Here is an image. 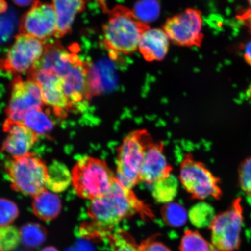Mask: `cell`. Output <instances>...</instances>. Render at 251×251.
Here are the masks:
<instances>
[{"label": "cell", "instance_id": "6da1fadb", "mask_svg": "<svg viewBox=\"0 0 251 251\" xmlns=\"http://www.w3.org/2000/svg\"><path fill=\"white\" fill-rule=\"evenodd\" d=\"M87 213L92 221L87 227L100 237L109 236L124 219L137 214L144 218L152 219L153 216L149 205L117 178L107 193L91 201Z\"/></svg>", "mask_w": 251, "mask_h": 251}, {"label": "cell", "instance_id": "7a4b0ae2", "mask_svg": "<svg viewBox=\"0 0 251 251\" xmlns=\"http://www.w3.org/2000/svg\"><path fill=\"white\" fill-rule=\"evenodd\" d=\"M33 68L50 70L61 77L63 90L72 108L89 102L94 95L89 64L59 42L47 43L42 57Z\"/></svg>", "mask_w": 251, "mask_h": 251}, {"label": "cell", "instance_id": "3957f363", "mask_svg": "<svg viewBox=\"0 0 251 251\" xmlns=\"http://www.w3.org/2000/svg\"><path fill=\"white\" fill-rule=\"evenodd\" d=\"M108 14V20L103 25L102 42L110 56L115 59L118 55L133 54L149 25L124 5L115 6Z\"/></svg>", "mask_w": 251, "mask_h": 251}, {"label": "cell", "instance_id": "277c9868", "mask_svg": "<svg viewBox=\"0 0 251 251\" xmlns=\"http://www.w3.org/2000/svg\"><path fill=\"white\" fill-rule=\"evenodd\" d=\"M72 184L82 199L92 201L107 193L117 176L103 160L93 156L80 158L72 169Z\"/></svg>", "mask_w": 251, "mask_h": 251}, {"label": "cell", "instance_id": "5b68a950", "mask_svg": "<svg viewBox=\"0 0 251 251\" xmlns=\"http://www.w3.org/2000/svg\"><path fill=\"white\" fill-rule=\"evenodd\" d=\"M5 169L12 189L34 197L47 189L48 166L33 153L12 157Z\"/></svg>", "mask_w": 251, "mask_h": 251}, {"label": "cell", "instance_id": "8992f818", "mask_svg": "<svg viewBox=\"0 0 251 251\" xmlns=\"http://www.w3.org/2000/svg\"><path fill=\"white\" fill-rule=\"evenodd\" d=\"M153 140L145 129L131 131L125 136L117 152V179L130 189L140 182V172L147 146Z\"/></svg>", "mask_w": 251, "mask_h": 251}, {"label": "cell", "instance_id": "52a82bcc", "mask_svg": "<svg viewBox=\"0 0 251 251\" xmlns=\"http://www.w3.org/2000/svg\"><path fill=\"white\" fill-rule=\"evenodd\" d=\"M179 180L193 199L219 200L223 196L221 181L202 162L186 153L180 164Z\"/></svg>", "mask_w": 251, "mask_h": 251}, {"label": "cell", "instance_id": "ba28073f", "mask_svg": "<svg viewBox=\"0 0 251 251\" xmlns=\"http://www.w3.org/2000/svg\"><path fill=\"white\" fill-rule=\"evenodd\" d=\"M242 199L237 197L224 212L216 215L211 226L212 245L220 251H236L244 221Z\"/></svg>", "mask_w": 251, "mask_h": 251}, {"label": "cell", "instance_id": "9c48e42d", "mask_svg": "<svg viewBox=\"0 0 251 251\" xmlns=\"http://www.w3.org/2000/svg\"><path fill=\"white\" fill-rule=\"evenodd\" d=\"M163 30L175 45L200 47L203 39L201 12L197 9L187 8L167 19Z\"/></svg>", "mask_w": 251, "mask_h": 251}, {"label": "cell", "instance_id": "30bf717a", "mask_svg": "<svg viewBox=\"0 0 251 251\" xmlns=\"http://www.w3.org/2000/svg\"><path fill=\"white\" fill-rule=\"evenodd\" d=\"M44 50L43 41L20 33L5 58L0 61V68L11 75L28 72L42 57Z\"/></svg>", "mask_w": 251, "mask_h": 251}, {"label": "cell", "instance_id": "8fae6325", "mask_svg": "<svg viewBox=\"0 0 251 251\" xmlns=\"http://www.w3.org/2000/svg\"><path fill=\"white\" fill-rule=\"evenodd\" d=\"M42 90L32 80L15 78L12 83L9 105L6 109L7 118L23 122L25 115L31 110L43 108L45 105Z\"/></svg>", "mask_w": 251, "mask_h": 251}, {"label": "cell", "instance_id": "7c38bea8", "mask_svg": "<svg viewBox=\"0 0 251 251\" xmlns=\"http://www.w3.org/2000/svg\"><path fill=\"white\" fill-rule=\"evenodd\" d=\"M28 79L39 84L45 104L50 106L59 115L72 109L67 97L63 90L62 78L54 72L46 69L32 68L27 72Z\"/></svg>", "mask_w": 251, "mask_h": 251}, {"label": "cell", "instance_id": "4fadbf2b", "mask_svg": "<svg viewBox=\"0 0 251 251\" xmlns=\"http://www.w3.org/2000/svg\"><path fill=\"white\" fill-rule=\"evenodd\" d=\"M56 28L57 19L52 4L36 1L22 18L20 31L43 42L54 36Z\"/></svg>", "mask_w": 251, "mask_h": 251}, {"label": "cell", "instance_id": "5bb4252c", "mask_svg": "<svg viewBox=\"0 0 251 251\" xmlns=\"http://www.w3.org/2000/svg\"><path fill=\"white\" fill-rule=\"evenodd\" d=\"M172 166L165 154V145L162 141L152 140L146 150L140 172V181L150 185L169 176Z\"/></svg>", "mask_w": 251, "mask_h": 251}, {"label": "cell", "instance_id": "9a60e30c", "mask_svg": "<svg viewBox=\"0 0 251 251\" xmlns=\"http://www.w3.org/2000/svg\"><path fill=\"white\" fill-rule=\"evenodd\" d=\"M3 128L6 133L1 151L12 157L27 154L37 142L38 135L23 122L6 119Z\"/></svg>", "mask_w": 251, "mask_h": 251}, {"label": "cell", "instance_id": "2e32d148", "mask_svg": "<svg viewBox=\"0 0 251 251\" xmlns=\"http://www.w3.org/2000/svg\"><path fill=\"white\" fill-rule=\"evenodd\" d=\"M169 40L164 30L150 28L141 36L138 49L146 61H162L168 54Z\"/></svg>", "mask_w": 251, "mask_h": 251}, {"label": "cell", "instance_id": "e0dca14e", "mask_svg": "<svg viewBox=\"0 0 251 251\" xmlns=\"http://www.w3.org/2000/svg\"><path fill=\"white\" fill-rule=\"evenodd\" d=\"M52 5L57 19L54 36L61 38L71 32L75 18L84 10L85 0H52Z\"/></svg>", "mask_w": 251, "mask_h": 251}, {"label": "cell", "instance_id": "ac0fdd59", "mask_svg": "<svg viewBox=\"0 0 251 251\" xmlns=\"http://www.w3.org/2000/svg\"><path fill=\"white\" fill-rule=\"evenodd\" d=\"M33 211L37 217L45 221L54 219L61 209V201L54 192L45 190L33 197Z\"/></svg>", "mask_w": 251, "mask_h": 251}, {"label": "cell", "instance_id": "d6986e66", "mask_svg": "<svg viewBox=\"0 0 251 251\" xmlns=\"http://www.w3.org/2000/svg\"><path fill=\"white\" fill-rule=\"evenodd\" d=\"M72 183V174L62 163L55 162L48 167L47 188L52 192L65 191Z\"/></svg>", "mask_w": 251, "mask_h": 251}, {"label": "cell", "instance_id": "ffe728a7", "mask_svg": "<svg viewBox=\"0 0 251 251\" xmlns=\"http://www.w3.org/2000/svg\"><path fill=\"white\" fill-rule=\"evenodd\" d=\"M152 195L156 201L162 203L172 202L176 197L178 183L177 178L171 174L169 176L163 178L151 185Z\"/></svg>", "mask_w": 251, "mask_h": 251}, {"label": "cell", "instance_id": "44dd1931", "mask_svg": "<svg viewBox=\"0 0 251 251\" xmlns=\"http://www.w3.org/2000/svg\"><path fill=\"white\" fill-rule=\"evenodd\" d=\"M23 123L37 135H44L52 129V122L42 108L31 110L25 115Z\"/></svg>", "mask_w": 251, "mask_h": 251}, {"label": "cell", "instance_id": "7402d4cb", "mask_svg": "<svg viewBox=\"0 0 251 251\" xmlns=\"http://www.w3.org/2000/svg\"><path fill=\"white\" fill-rule=\"evenodd\" d=\"M215 216L214 210L206 203L197 204L188 214L191 222L199 228L210 227Z\"/></svg>", "mask_w": 251, "mask_h": 251}, {"label": "cell", "instance_id": "603a6c76", "mask_svg": "<svg viewBox=\"0 0 251 251\" xmlns=\"http://www.w3.org/2000/svg\"><path fill=\"white\" fill-rule=\"evenodd\" d=\"M161 214L166 224L174 228L183 226L187 219L186 210L176 203L165 204L162 208Z\"/></svg>", "mask_w": 251, "mask_h": 251}, {"label": "cell", "instance_id": "cb8c5ba5", "mask_svg": "<svg viewBox=\"0 0 251 251\" xmlns=\"http://www.w3.org/2000/svg\"><path fill=\"white\" fill-rule=\"evenodd\" d=\"M212 245L209 243L197 231L187 230L181 238L180 251H211Z\"/></svg>", "mask_w": 251, "mask_h": 251}, {"label": "cell", "instance_id": "d4e9b609", "mask_svg": "<svg viewBox=\"0 0 251 251\" xmlns=\"http://www.w3.org/2000/svg\"><path fill=\"white\" fill-rule=\"evenodd\" d=\"M134 14L144 23H149L158 17L160 7L157 0H140L135 5Z\"/></svg>", "mask_w": 251, "mask_h": 251}, {"label": "cell", "instance_id": "484cf974", "mask_svg": "<svg viewBox=\"0 0 251 251\" xmlns=\"http://www.w3.org/2000/svg\"><path fill=\"white\" fill-rule=\"evenodd\" d=\"M109 251H139L138 246L127 232L119 230L109 235Z\"/></svg>", "mask_w": 251, "mask_h": 251}, {"label": "cell", "instance_id": "4316f807", "mask_svg": "<svg viewBox=\"0 0 251 251\" xmlns=\"http://www.w3.org/2000/svg\"><path fill=\"white\" fill-rule=\"evenodd\" d=\"M238 181L241 191L251 196V155L243 160L238 166Z\"/></svg>", "mask_w": 251, "mask_h": 251}, {"label": "cell", "instance_id": "83f0119b", "mask_svg": "<svg viewBox=\"0 0 251 251\" xmlns=\"http://www.w3.org/2000/svg\"><path fill=\"white\" fill-rule=\"evenodd\" d=\"M18 208L11 201L0 199V226H9L18 216Z\"/></svg>", "mask_w": 251, "mask_h": 251}, {"label": "cell", "instance_id": "f1b7e54d", "mask_svg": "<svg viewBox=\"0 0 251 251\" xmlns=\"http://www.w3.org/2000/svg\"><path fill=\"white\" fill-rule=\"evenodd\" d=\"M20 234L9 226H0V249L3 251L13 249L18 243Z\"/></svg>", "mask_w": 251, "mask_h": 251}, {"label": "cell", "instance_id": "f546056e", "mask_svg": "<svg viewBox=\"0 0 251 251\" xmlns=\"http://www.w3.org/2000/svg\"><path fill=\"white\" fill-rule=\"evenodd\" d=\"M36 226L33 225L27 226L23 230L22 237L24 242L27 245L38 244L42 240V233Z\"/></svg>", "mask_w": 251, "mask_h": 251}, {"label": "cell", "instance_id": "4dcf8cb0", "mask_svg": "<svg viewBox=\"0 0 251 251\" xmlns=\"http://www.w3.org/2000/svg\"><path fill=\"white\" fill-rule=\"evenodd\" d=\"M139 251H171L167 247L159 241L149 238L138 246Z\"/></svg>", "mask_w": 251, "mask_h": 251}, {"label": "cell", "instance_id": "1f68e13d", "mask_svg": "<svg viewBox=\"0 0 251 251\" xmlns=\"http://www.w3.org/2000/svg\"><path fill=\"white\" fill-rule=\"evenodd\" d=\"M237 18L242 22L251 33V8L240 12L237 15Z\"/></svg>", "mask_w": 251, "mask_h": 251}, {"label": "cell", "instance_id": "d6a6232c", "mask_svg": "<svg viewBox=\"0 0 251 251\" xmlns=\"http://www.w3.org/2000/svg\"><path fill=\"white\" fill-rule=\"evenodd\" d=\"M243 50L245 61L251 67V41L243 46Z\"/></svg>", "mask_w": 251, "mask_h": 251}, {"label": "cell", "instance_id": "836d02e7", "mask_svg": "<svg viewBox=\"0 0 251 251\" xmlns=\"http://www.w3.org/2000/svg\"><path fill=\"white\" fill-rule=\"evenodd\" d=\"M15 4L22 7H25L31 4L34 0H12Z\"/></svg>", "mask_w": 251, "mask_h": 251}, {"label": "cell", "instance_id": "e575fe53", "mask_svg": "<svg viewBox=\"0 0 251 251\" xmlns=\"http://www.w3.org/2000/svg\"><path fill=\"white\" fill-rule=\"evenodd\" d=\"M97 1L102 9L103 12H105V13L108 14L110 10L107 7V4H106V1H107V0H97Z\"/></svg>", "mask_w": 251, "mask_h": 251}, {"label": "cell", "instance_id": "d590c367", "mask_svg": "<svg viewBox=\"0 0 251 251\" xmlns=\"http://www.w3.org/2000/svg\"><path fill=\"white\" fill-rule=\"evenodd\" d=\"M246 95L248 99L249 100V101L251 102V83L249 87H248V89L246 92Z\"/></svg>", "mask_w": 251, "mask_h": 251}, {"label": "cell", "instance_id": "8d00e7d4", "mask_svg": "<svg viewBox=\"0 0 251 251\" xmlns=\"http://www.w3.org/2000/svg\"><path fill=\"white\" fill-rule=\"evenodd\" d=\"M42 251H56L55 249H54V248L49 247V248H47V249H44Z\"/></svg>", "mask_w": 251, "mask_h": 251}, {"label": "cell", "instance_id": "74e56055", "mask_svg": "<svg viewBox=\"0 0 251 251\" xmlns=\"http://www.w3.org/2000/svg\"><path fill=\"white\" fill-rule=\"evenodd\" d=\"M211 251H220L216 250V249H215L214 247H213L212 249L211 250Z\"/></svg>", "mask_w": 251, "mask_h": 251}, {"label": "cell", "instance_id": "f35d334b", "mask_svg": "<svg viewBox=\"0 0 251 251\" xmlns=\"http://www.w3.org/2000/svg\"><path fill=\"white\" fill-rule=\"evenodd\" d=\"M247 1H248V2H249V4L250 5L251 7V0H247Z\"/></svg>", "mask_w": 251, "mask_h": 251}, {"label": "cell", "instance_id": "ab89813d", "mask_svg": "<svg viewBox=\"0 0 251 251\" xmlns=\"http://www.w3.org/2000/svg\"><path fill=\"white\" fill-rule=\"evenodd\" d=\"M0 251H3L1 249H0Z\"/></svg>", "mask_w": 251, "mask_h": 251}]
</instances>
